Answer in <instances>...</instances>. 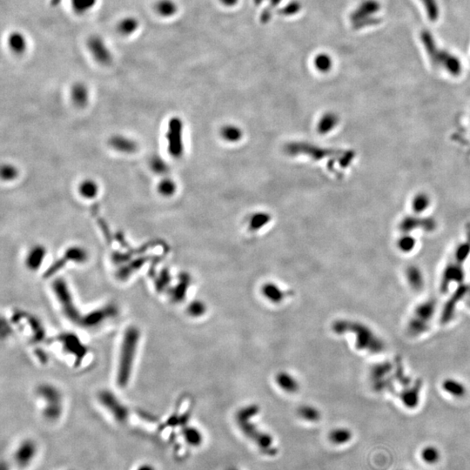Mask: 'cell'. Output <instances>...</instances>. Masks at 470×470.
Instances as JSON below:
<instances>
[{"label":"cell","mask_w":470,"mask_h":470,"mask_svg":"<svg viewBox=\"0 0 470 470\" xmlns=\"http://www.w3.org/2000/svg\"><path fill=\"white\" fill-rule=\"evenodd\" d=\"M72 96L74 103L79 106H83L86 104L88 100V92L85 85L82 84H76L73 87Z\"/></svg>","instance_id":"obj_28"},{"label":"cell","mask_w":470,"mask_h":470,"mask_svg":"<svg viewBox=\"0 0 470 470\" xmlns=\"http://www.w3.org/2000/svg\"><path fill=\"white\" fill-rule=\"evenodd\" d=\"M271 221V216L268 213H257L252 215L248 221L249 228L253 231H257L265 226Z\"/></svg>","instance_id":"obj_29"},{"label":"cell","mask_w":470,"mask_h":470,"mask_svg":"<svg viewBox=\"0 0 470 470\" xmlns=\"http://www.w3.org/2000/svg\"><path fill=\"white\" fill-rule=\"evenodd\" d=\"M380 9L381 4L377 0H365L354 11L351 16V20L358 28L377 24L380 22V20L372 16L379 12Z\"/></svg>","instance_id":"obj_7"},{"label":"cell","mask_w":470,"mask_h":470,"mask_svg":"<svg viewBox=\"0 0 470 470\" xmlns=\"http://www.w3.org/2000/svg\"><path fill=\"white\" fill-rule=\"evenodd\" d=\"M421 41L433 64L445 69L448 73L454 76H458L462 73V63L458 58L446 50L438 47L433 34L429 31L423 30L421 32Z\"/></svg>","instance_id":"obj_4"},{"label":"cell","mask_w":470,"mask_h":470,"mask_svg":"<svg viewBox=\"0 0 470 470\" xmlns=\"http://www.w3.org/2000/svg\"><path fill=\"white\" fill-rule=\"evenodd\" d=\"M352 439V432L347 429L339 428L332 430L329 434L330 442L335 445H342L349 442Z\"/></svg>","instance_id":"obj_25"},{"label":"cell","mask_w":470,"mask_h":470,"mask_svg":"<svg viewBox=\"0 0 470 470\" xmlns=\"http://www.w3.org/2000/svg\"><path fill=\"white\" fill-rule=\"evenodd\" d=\"M276 382L278 386L280 387L283 391L290 394L297 392L300 387L297 380L293 377L292 374H288L286 372H282L278 374L276 376Z\"/></svg>","instance_id":"obj_20"},{"label":"cell","mask_w":470,"mask_h":470,"mask_svg":"<svg viewBox=\"0 0 470 470\" xmlns=\"http://www.w3.org/2000/svg\"><path fill=\"white\" fill-rule=\"evenodd\" d=\"M435 310L436 301L433 298L416 306L412 316L408 322V334L411 337H417L426 333L429 329L430 323L434 318Z\"/></svg>","instance_id":"obj_6"},{"label":"cell","mask_w":470,"mask_h":470,"mask_svg":"<svg viewBox=\"0 0 470 470\" xmlns=\"http://www.w3.org/2000/svg\"><path fill=\"white\" fill-rule=\"evenodd\" d=\"M135 470H156V469H155L153 465H151V464L144 463V464H141V465L138 467Z\"/></svg>","instance_id":"obj_45"},{"label":"cell","mask_w":470,"mask_h":470,"mask_svg":"<svg viewBox=\"0 0 470 470\" xmlns=\"http://www.w3.org/2000/svg\"><path fill=\"white\" fill-rule=\"evenodd\" d=\"M154 10L159 16L162 18H171L177 12L178 6L173 0H158Z\"/></svg>","instance_id":"obj_22"},{"label":"cell","mask_w":470,"mask_h":470,"mask_svg":"<svg viewBox=\"0 0 470 470\" xmlns=\"http://www.w3.org/2000/svg\"><path fill=\"white\" fill-rule=\"evenodd\" d=\"M111 145L117 150L125 153H131L135 149V144L133 141H129L124 137H114L111 141Z\"/></svg>","instance_id":"obj_33"},{"label":"cell","mask_w":470,"mask_h":470,"mask_svg":"<svg viewBox=\"0 0 470 470\" xmlns=\"http://www.w3.org/2000/svg\"><path fill=\"white\" fill-rule=\"evenodd\" d=\"M407 281L409 284L410 287L414 291L420 292L423 289L425 285L424 276L422 270L416 266H409L406 269Z\"/></svg>","instance_id":"obj_18"},{"label":"cell","mask_w":470,"mask_h":470,"mask_svg":"<svg viewBox=\"0 0 470 470\" xmlns=\"http://www.w3.org/2000/svg\"><path fill=\"white\" fill-rule=\"evenodd\" d=\"M168 150L170 154L173 157H180L183 153L182 143V122L178 118H173L169 123Z\"/></svg>","instance_id":"obj_10"},{"label":"cell","mask_w":470,"mask_h":470,"mask_svg":"<svg viewBox=\"0 0 470 470\" xmlns=\"http://www.w3.org/2000/svg\"><path fill=\"white\" fill-rule=\"evenodd\" d=\"M44 253L45 251L41 246H37L33 248L27 258V266L32 269L38 268L44 259Z\"/></svg>","instance_id":"obj_34"},{"label":"cell","mask_w":470,"mask_h":470,"mask_svg":"<svg viewBox=\"0 0 470 470\" xmlns=\"http://www.w3.org/2000/svg\"><path fill=\"white\" fill-rule=\"evenodd\" d=\"M17 171L12 165H4L2 168V177L4 180H12L16 177Z\"/></svg>","instance_id":"obj_43"},{"label":"cell","mask_w":470,"mask_h":470,"mask_svg":"<svg viewBox=\"0 0 470 470\" xmlns=\"http://www.w3.org/2000/svg\"><path fill=\"white\" fill-rule=\"evenodd\" d=\"M183 436L185 442L193 447L200 446L203 441V436L201 432L197 429L192 427H188L183 430Z\"/></svg>","instance_id":"obj_27"},{"label":"cell","mask_w":470,"mask_h":470,"mask_svg":"<svg viewBox=\"0 0 470 470\" xmlns=\"http://www.w3.org/2000/svg\"><path fill=\"white\" fill-rule=\"evenodd\" d=\"M101 401L103 405L109 410V412L113 414V417L118 422H125L127 417V411L120 402H117L113 395L103 394L101 396Z\"/></svg>","instance_id":"obj_17"},{"label":"cell","mask_w":470,"mask_h":470,"mask_svg":"<svg viewBox=\"0 0 470 470\" xmlns=\"http://www.w3.org/2000/svg\"><path fill=\"white\" fill-rule=\"evenodd\" d=\"M235 470V469H231V470Z\"/></svg>","instance_id":"obj_48"},{"label":"cell","mask_w":470,"mask_h":470,"mask_svg":"<svg viewBox=\"0 0 470 470\" xmlns=\"http://www.w3.org/2000/svg\"><path fill=\"white\" fill-rule=\"evenodd\" d=\"M0 470H8V468H7V466H6V465H4V462L2 463V465H1V469H0Z\"/></svg>","instance_id":"obj_47"},{"label":"cell","mask_w":470,"mask_h":470,"mask_svg":"<svg viewBox=\"0 0 470 470\" xmlns=\"http://www.w3.org/2000/svg\"><path fill=\"white\" fill-rule=\"evenodd\" d=\"M85 258H86L85 253L83 250L78 248V247H74V248L67 250L64 259L65 261L71 260V261H84Z\"/></svg>","instance_id":"obj_40"},{"label":"cell","mask_w":470,"mask_h":470,"mask_svg":"<svg viewBox=\"0 0 470 470\" xmlns=\"http://www.w3.org/2000/svg\"><path fill=\"white\" fill-rule=\"evenodd\" d=\"M221 136L228 142H237L242 137L241 129L235 125H225L221 129Z\"/></svg>","instance_id":"obj_32"},{"label":"cell","mask_w":470,"mask_h":470,"mask_svg":"<svg viewBox=\"0 0 470 470\" xmlns=\"http://www.w3.org/2000/svg\"><path fill=\"white\" fill-rule=\"evenodd\" d=\"M264 297L272 303H280L285 297V293L276 284L266 283L261 289Z\"/></svg>","instance_id":"obj_21"},{"label":"cell","mask_w":470,"mask_h":470,"mask_svg":"<svg viewBox=\"0 0 470 470\" xmlns=\"http://www.w3.org/2000/svg\"><path fill=\"white\" fill-rule=\"evenodd\" d=\"M430 198L427 193H419L413 198L412 208L415 213H422L430 205Z\"/></svg>","instance_id":"obj_26"},{"label":"cell","mask_w":470,"mask_h":470,"mask_svg":"<svg viewBox=\"0 0 470 470\" xmlns=\"http://www.w3.org/2000/svg\"><path fill=\"white\" fill-rule=\"evenodd\" d=\"M221 1L226 5H233L237 2V0H221Z\"/></svg>","instance_id":"obj_46"},{"label":"cell","mask_w":470,"mask_h":470,"mask_svg":"<svg viewBox=\"0 0 470 470\" xmlns=\"http://www.w3.org/2000/svg\"><path fill=\"white\" fill-rule=\"evenodd\" d=\"M442 389L455 398L464 397L467 394V388L462 382L455 379L449 378L442 382Z\"/></svg>","instance_id":"obj_19"},{"label":"cell","mask_w":470,"mask_h":470,"mask_svg":"<svg viewBox=\"0 0 470 470\" xmlns=\"http://www.w3.org/2000/svg\"><path fill=\"white\" fill-rule=\"evenodd\" d=\"M470 255V223L466 225L464 240L455 247L454 253L448 261L440 283V289L442 293H446L452 283L463 284L465 279L464 264Z\"/></svg>","instance_id":"obj_2"},{"label":"cell","mask_w":470,"mask_h":470,"mask_svg":"<svg viewBox=\"0 0 470 470\" xmlns=\"http://www.w3.org/2000/svg\"><path fill=\"white\" fill-rule=\"evenodd\" d=\"M332 329L339 335L352 334L355 338L357 349L370 354H380L385 350V344L381 338L369 327L362 322L352 320H337L332 325Z\"/></svg>","instance_id":"obj_1"},{"label":"cell","mask_w":470,"mask_h":470,"mask_svg":"<svg viewBox=\"0 0 470 470\" xmlns=\"http://www.w3.org/2000/svg\"><path fill=\"white\" fill-rule=\"evenodd\" d=\"M299 416L307 422H318L321 419L320 411L312 406H302L298 410Z\"/></svg>","instance_id":"obj_31"},{"label":"cell","mask_w":470,"mask_h":470,"mask_svg":"<svg viewBox=\"0 0 470 470\" xmlns=\"http://www.w3.org/2000/svg\"><path fill=\"white\" fill-rule=\"evenodd\" d=\"M153 167L158 173H163L166 170L165 163L161 160H156L153 162Z\"/></svg>","instance_id":"obj_44"},{"label":"cell","mask_w":470,"mask_h":470,"mask_svg":"<svg viewBox=\"0 0 470 470\" xmlns=\"http://www.w3.org/2000/svg\"><path fill=\"white\" fill-rule=\"evenodd\" d=\"M91 212H92L93 217L95 218L98 225H100L101 231L104 233V237L106 239V241H108L109 243H110V242L112 241L111 233H110V231H109L108 225L106 224V222H105V221H104L103 218L101 217V214H100L99 205H98V204L93 205L92 208H91Z\"/></svg>","instance_id":"obj_35"},{"label":"cell","mask_w":470,"mask_h":470,"mask_svg":"<svg viewBox=\"0 0 470 470\" xmlns=\"http://www.w3.org/2000/svg\"><path fill=\"white\" fill-rule=\"evenodd\" d=\"M315 65L321 72H328L332 66V61L328 55L321 54L315 59Z\"/></svg>","instance_id":"obj_39"},{"label":"cell","mask_w":470,"mask_h":470,"mask_svg":"<svg viewBox=\"0 0 470 470\" xmlns=\"http://www.w3.org/2000/svg\"><path fill=\"white\" fill-rule=\"evenodd\" d=\"M139 21L133 17H125L118 22L117 30L122 36H131L139 28Z\"/></svg>","instance_id":"obj_23"},{"label":"cell","mask_w":470,"mask_h":470,"mask_svg":"<svg viewBox=\"0 0 470 470\" xmlns=\"http://www.w3.org/2000/svg\"><path fill=\"white\" fill-rule=\"evenodd\" d=\"M437 226L436 221L433 218L420 216H407L400 222L399 228L402 233H410L415 230H422L430 233Z\"/></svg>","instance_id":"obj_8"},{"label":"cell","mask_w":470,"mask_h":470,"mask_svg":"<svg viewBox=\"0 0 470 470\" xmlns=\"http://www.w3.org/2000/svg\"><path fill=\"white\" fill-rule=\"evenodd\" d=\"M339 119L334 113H326L318 123V132L322 134L329 133L337 125Z\"/></svg>","instance_id":"obj_24"},{"label":"cell","mask_w":470,"mask_h":470,"mask_svg":"<svg viewBox=\"0 0 470 470\" xmlns=\"http://www.w3.org/2000/svg\"><path fill=\"white\" fill-rule=\"evenodd\" d=\"M259 413V408L255 405L245 407L239 410L236 414V421L243 434L257 444L261 450L266 451L273 446V438L269 434L258 429L255 424L251 422L252 418Z\"/></svg>","instance_id":"obj_5"},{"label":"cell","mask_w":470,"mask_h":470,"mask_svg":"<svg viewBox=\"0 0 470 470\" xmlns=\"http://www.w3.org/2000/svg\"><path fill=\"white\" fill-rule=\"evenodd\" d=\"M421 456L423 462L428 464H434L438 462L440 459V453L434 447H427L422 450Z\"/></svg>","instance_id":"obj_37"},{"label":"cell","mask_w":470,"mask_h":470,"mask_svg":"<svg viewBox=\"0 0 470 470\" xmlns=\"http://www.w3.org/2000/svg\"><path fill=\"white\" fill-rule=\"evenodd\" d=\"M470 285L461 284L459 286L458 288L454 291L453 295L450 298V300L445 304V307H444L443 311H442V323L447 324V323L451 322V320L454 318V311H455L458 302H461L466 295L470 294Z\"/></svg>","instance_id":"obj_12"},{"label":"cell","mask_w":470,"mask_h":470,"mask_svg":"<svg viewBox=\"0 0 470 470\" xmlns=\"http://www.w3.org/2000/svg\"><path fill=\"white\" fill-rule=\"evenodd\" d=\"M421 1L425 6L427 15L430 20L433 22L437 20L440 16V9L436 0H421Z\"/></svg>","instance_id":"obj_36"},{"label":"cell","mask_w":470,"mask_h":470,"mask_svg":"<svg viewBox=\"0 0 470 470\" xmlns=\"http://www.w3.org/2000/svg\"><path fill=\"white\" fill-rule=\"evenodd\" d=\"M416 245V241L410 233H402V236L398 239L397 246L402 253H410L414 250Z\"/></svg>","instance_id":"obj_30"},{"label":"cell","mask_w":470,"mask_h":470,"mask_svg":"<svg viewBox=\"0 0 470 470\" xmlns=\"http://www.w3.org/2000/svg\"><path fill=\"white\" fill-rule=\"evenodd\" d=\"M88 49L92 56L101 63H108L111 61V52L108 46L100 37H93L88 41Z\"/></svg>","instance_id":"obj_14"},{"label":"cell","mask_w":470,"mask_h":470,"mask_svg":"<svg viewBox=\"0 0 470 470\" xmlns=\"http://www.w3.org/2000/svg\"><path fill=\"white\" fill-rule=\"evenodd\" d=\"M205 306L204 303L201 302H194L189 306L188 313L194 317L201 316L203 313H205Z\"/></svg>","instance_id":"obj_42"},{"label":"cell","mask_w":470,"mask_h":470,"mask_svg":"<svg viewBox=\"0 0 470 470\" xmlns=\"http://www.w3.org/2000/svg\"><path fill=\"white\" fill-rule=\"evenodd\" d=\"M55 293L59 298L62 307L64 308V313L68 315L69 318L75 320L78 316V312L73 304V298L71 293H69L68 288L65 283L62 281H57L53 285Z\"/></svg>","instance_id":"obj_13"},{"label":"cell","mask_w":470,"mask_h":470,"mask_svg":"<svg viewBox=\"0 0 470 470\" xmlns=\"http://www.w3.org/2000/svg\"><path fill=\"white\" fill-rule=\"evenodd\" d=\"M139 340L140 332L136 327H132L125 331L121 344L117 374V382L119 386L125 387L128 384L136 357Z\"/></svg>","instance_id":"obj_3"},{"label":"cell","mask_w":470,"mask_h":470,"mask_svg":"<svg viewBox=\"0 0 470 470\" xmlns=\"http://www.w3.org/2000/svg\"><path fill=\"white\" fill-rule=\"evenodd\" d=\"M38 446L36 442L31 439H26L18 446L14 453V461L20 468H26L36 458Z\"/></svg>","instance_id":"obj_11"},{"label":"cell","mask_w":470,"mask_h":470,"mask_svg":"<svg viewBox=\"0 0 470 470\" xmlns=\"http://www.w3.org/2000/svg\"><path fill=\"white\" fill-rule=\"evenodd\" d=\"M286 152L291 155L305 154L314 160H322L325 157L332 156L335 154V151L329 149L322 148L317 145H312L306 143H291L286 146Z\"/></svg>","instance_id":"obj_9"},{"label":"cell","mask_w":470,"mask_h":470,"mask_svg":"<svg viewBox=\"0 0 470 470\" xmlns=\"http://www.w3.org/2000/svg\"><path fill=\"white\" fill-rule=\"evenodd\" d=\"M422 387V382L418 380L413 386L407 389L402 390L399 394V398L401 399L404 406L408 409H415L419 405Z\"/></svg>","instance_id":"obj_15"},{"label":"cell","mask_w":470,"mask_h":470,"mask_svg":"<svg viewBox=\"0 0 470 470\" xmlns=\"http://www.w3.org/2000/svg\"><path fill=\"white\" fill-rule=\"evenodd\" d=\"M7 45L13 54L22 55L27 51L28 41L23 32L13 31L7 37Z\"/></svg>","instance_id":"obj_16"},{"label":"cell","mask_w":470,"mask_h":470,"mask_svg":"<svg viewBox=\"0 0 470 470\" xmlns=\"http://www.w3.org/2000/svg\"><path fill=\"white\" fill-rule=\"evenodd\" d=\"M159 191L165 196L172 195L175 192V184L170 180H165L159 185Z\"/></svg>","instance_id":"obj_41"},{"label":"cell","mask_w":470,"mask_h":470,"mask_svg":"<svg viewBox=\"0 0 470 470\" xmlns=\"http://www.w3.org/2000/svg\"><path fill=\"white\" fill-rule=\"evenodd\" d=\"M80 191L82 196L87 199H92L96 196L98 193L97 185L92 181H85L82 183L80 187Z\"/></svg>","instance_id":"obj_38"}]
</instances>
